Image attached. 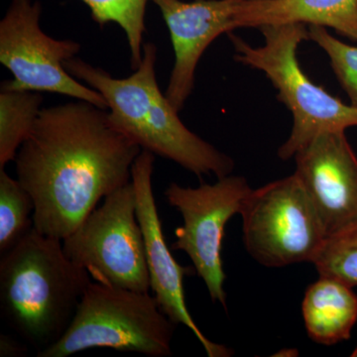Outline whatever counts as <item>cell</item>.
Wrapping results in <instances>:
<instances>
[{
    "label": "cell",
    "mask_w": 357,
    "mask_h": 357,
    "mask_svg": "<svg viewBox=\"0 0 357 357\" xmlns=\"http://www.w3.org/2000/svg\"><path fill=\"white\" fill-rule=\"evenodd\" d=\"M43 98L40 93L1 88L0 91V169L14 161L31 133Z\"/></svg>",
    "instance_id": "15"
},
{
    "label": "cell",
    "mask_w": 357,
    "mask_h": 357,
    "mask_svg": "<svg viewBox=\"0 0 357 357\" xmlns=\"http://www.w3.org/2000/svg\"><path fill=\"white\" fill-rule=\"evenodd\" d=\"M236 28L302 23L332 28L357 41V0H244Z\"/></svg>",
    "instance_id": "13"
},
{
    "label": "cell",
    "mask_w": 357,
    "mask_h": 357,
    "mask_svg": "<svg viewBox=\"0 0 357 357\" xmlns=\"http://www.w3.org/2000/svg\"><path fill=\"white\" fill-rule=\"evenodd\" d=\"M34 210L30 192L0 169V255H6L31 231Z\"/></svg>",
    "instance_id": "16"
},
{
    "label": "cell",
    "mask_w": 357,
    "mask_h": 357,
    "mask_svg": "<svg viewBox=\"0 0 357 357\" xmlns=\"http://www.w3.org/2000/svg\"><path fill=\"white\" fill-rule=\"evenodd\" d=\"M26 352L27 347L20 344L15 338L6 335H0V356H23Z\"/></svg>",
    "instance_id": "20"
},
{
    "label": "cell",
    "mask_w": 357,
    "mask_h": 357,
    "mask_svg": "<svg viewBox=\"0 0 357 357\" xmlns=\"http://www.w3.org/2000/svg\"><path fill=\"white\" fill-rule=\"evenodd\" d=\"M244 0H151L170 33L175 63L167 98L180 112L191 96L199 60L213 42L236 30L237 11Z\"/></svg>",
    "instance_id": "12"
},
{
    "label": "cell",
    "mask_w": 357,
    "mask_h": 357,
    "mask_svg": "<svg viewBox=\"0 0 357 357\" xmlns=\"http://www.w3.org/2000/svg\"><path fill=\"white\" fill-rule=\"evenodd\" d=\"M351 356L357 357V347H356V349H354V351H352Z\"/></svg>",
    "instance_id": "21"
},
{
    "label": "cell",
    "mask_w": 357,
    "mask_h": 357,
    "mask_svg": "<svg viewBox=\"0 0 357 357\" xmlns=\"http://www.w3.org/2000/svg\"><path fill=\"white\" fill-rule=\"evenodd\" d=\"M259 30L264 43L258 47L234 32L227 36L234 46V61L263 73L277 89V100L292 114V130L279 147V158H294L301 147L324 131H345L357 126V107L331 95L301 67L298 49L309 41L307 25H267Z\"/></svg>",
    "instance_id": "4"
},
{
    "label": "cell",
    "mask_w": 357,
    "mask_h": 357,
    "mask_svg": "<svg viewBox=\"0 0 357 357\" xmlns=\"http://www.w3.org/2000/svg\"><path fill=\"white\" fill-rule=\"evenodd\" d=\"M157 58L156 45L144 43L139 66L123 79L77 57L65 62V68L103 96L115 128L141 149L171 160L198 177L230 175L236 166L234 160L190 130L162 93L157 81Z\"/></svg>",
    "instance_id": "2"
},
{
    "label": "cell",
    "mask_w": 357,
    "mask_h": 357,
    "mask_svg": "<svg viewBox=\"0 0 357 357\" xmlns=\"http://www.w3.org/2000/svg\"><path fill=\"white\" fill-rule=\"evenodd\" d=\"M155 155L142 150L132 167L131 182L136 196V215L144 237L150 289L161 311L176 326L192 331L210 357H229L232 351L225 345L208 340L192 318L185 301L184 278L196 272L194 266L185 267L176 261L166 243L155 202L152 176Z\"/></svg>",
    "instance_id": "10"
},
{
    "label": "cell",
    "mask_w": 357,
    "mask_h": 357,
    "mask_svg": "<svg viewBox=\"0 0 357 357\" xmlns=\"http://www.w3.org/2000/svg\"><path fill=\"white\" fill-rule=\"evenodd\" d=\"M307 28L309 41L325 52L338 84L349 96V103L357 107V46L335 38L323 26L311 25Z\"/></svg>",
    "instance_id": "19"
},
{
    "label": "cell",
    "mask_w": 357,
    "mask_h": 357,
    "mask_svg": "<svg viewBox=\"0 0 357 357\" xmlns=\"http://www.w3.org/2000/svg\"><path fill=\"white\" fill-rule=\"evenodd\" d=\"M241 215L244 246L265 267L312 263L326 238L316 208L295 174L252 190Z\"/></svg>",
    "instance_id": "7"
},
{
    "label": "cell",
    "mask_w": 357,
    "mask_h": 357,
    "mask_svg": "<svg viewBox=\"0 0 357 357\" xmlns=\"http://www.w3.org/2000/svg\"><path fill=\"white\" fill-rule=\"evenodd\" d=\"M91 11L96 24L115 23L123 30L130 52L131 69L136 70L142 60L146 32L147 6L151 0H81Z\"/></svg>",
    "instance_id": "17"
},
{
    "label": "cell",
    "mask_w": 357,
    "mask_h": 357,
    "mask_svg": "<svg viewBox=\"0 0 357 357\" xmlns=\"http://www.w3.org/2000/svg\"><path fill=\"white\" fill-rule=\"evenodd\" d=\"M253 189L241 176H225L215 184L185 188L171 183L165 191L169 204L183 217L175 230L171 248L184 251L196 273L206 284L211 299L227 309L222 258L225 227L230 218L241 215L244 202Z\"/></svg>",
    "instance_id": "9"
},
{
    "label": "cell",
    "mask_w": 357,
    "mask_h": 357,
    "mask_svg": "<svg viewBox=\"0 0 357 357\" xmlns=\"http://www.w3.org/2000/svg\"><path fill=\"white\" fill-rule=\"evenodd\" d=\"M176 325L154 296L91 281L67 332L38 357H67L96 347L172 356Z\"/></svg>",
    "instance_id": "5"
},
{
    "label": "cell",
    "mask_w": 357,
    "mask_h": 357,
    "mask_svg": "<svg viewBox=\"0 0 357 357\" xmlns=\"http://www.w3.org/2000/svg\"><path fill=\"white\" fill-rule=\"evenodd\" d=\"M312 264L319 276L331 277L354 288L357 286V225L326 237Z\"/></svg>",
    "instance_id": "18"
},
{
    "label": "cell",
    "mask_w": 357,
    "mask_h": 357,
    "mask_svg": "<svg viewBox=\"0 0 357 357\" xmlns=\"http://www.w3.org/2000/svg\"><path fill=\"white\" fill-rule=\"evenodd\" d=\"M141 151L107 109L79 100L43 107L14 160L34 199V229L64 241L100 199L131 182Z\"/></svg>",
    "instance_id": "1"
},
{
    "label": "cell",
    "mask_w": 357,
    "mask_h": 357,
    "mask_svg": "<svg viewBox=\"0 0 357 357\" xmlns=\"http://www.w3.org/2000/svg\"><path fill=\"white\" fill-rule=\"evenodd\" d=\"M295 175L306 190L326 237L357 225V156L345 131H324L301 147Z\"/></svg>",
    "instance_id": "11"
},
{
    "label": "cell",
    "mask_w": 357,
    "mask_h": 357,
    "mask_svg": "<svg viewBox=\"0 0 357 357\" xmlns=\"http://www.w3.org/2000/svg\"><path fill=\"white\" fill-rule=\"evenodd\" d=\"M303 319L312 342L333 345L351 337L357 321V295L351 286L319 276L305 292Z\"/></svg>",
    "instance_id": "14"
},
{
    "label": "cell",
    "mask_w": 357,
    "mask_h": 357,
    "mask_svg": "<svg viewBox=\"0 0 357 357\" xmlns=\"http://www.w3.org/2000/svg\"><path fill=\"white\" fill-rule=\"evenodd\" d=\"M93 279L66 255L63 241L31 231L0 260V310L37 354L55 344Z\"/></svg>",
    "instance_id": "3"
},
{
    "label": "cell",
    "mask_w": 357,
    "mask_h": 357,
    "mask_svg": "<svg viewBox=\"0 0 357 357\" xmlns=\"http://www.w3.org/2000/svg\"><path fill=\"white\" fill-rule=\"evenodd\" d=\"M41 13L39 1L11 0L0 21V62L13 77L1 88L58 93L107 109L98 91L65 68V62L77 57L81 44L47 35L40 26Z\"/></svg>",
    "instance_id": "8"
},
{
    "label": "cell",
    "mask_w": 357,
    "mask_h": 357,
    "mask_svg": "<svg viewBox=\"0 0 357 357\" xmlns=\"http://www.w3.org/2000/svg\"><path fill=\"white\" fill-rule=\"evenodd\" d=\"M67 257L86 270L93 281L137 292H149L144 237L136 215L132 182L103 199L63 241Z\"/></svg>",
    "instance_id": "6"
}]
</instances>
